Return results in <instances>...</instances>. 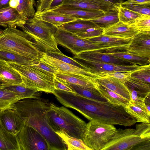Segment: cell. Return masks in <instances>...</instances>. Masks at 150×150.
Listing matches in <instances>:
<instances>
[{
    "instance_id": "ffe728a7",
    "label": "cell",
    "mask_w": 150,
    "mask_h": 150,
    "mask_svg": "<svg viewBox=\"0 0 150 150\" xmlns=\"http://www.w3.org/2000/svg\"><path fill=\"white\" fill-rule=\"evenodd\" d=\"M26 21L15 8L9 7L0 10V27L22 28Z\"/></svg>"
},
{
    "instance_id": "e575fe53",
    "label": "cell",
    "mask_w": 150,
    "mask_h": 150,
    "mask_svg": "<svg viewBox=\"0 0 150 150\" xmlns=\"http://www.w3.org/2000/svg\"><path fill=\"white\" fill-rule=\"evenodd\" d=\"M0 60L23 65L30 64L35 61L18 53L3 50H0Z\"/></svg>"
},
{
    "instance_id": "bcb514c9",
    "label": "cell",
    "mask_w": 150,
    "mask_h": 150,
    "mask_svg": "<svg viewBox=\"0 0 150 150\" xmlns=\"http://www.w3.org/2000/svg\"><path fill=\"white\" fill-rule=\"evenodd\" d=\"M53 0H38L37 11H42L49 8Z\"/></svg>"
},
{
    "instance_id": "d6a6232c",
    "label": "cell",
    "mask_w": 150,
    "mask_h": 150,
    "mask_svg": "<svg viewBox=\"0 0 150 150\" xmlns=\"http://www.w3.org/2000/svg\"><path fill=\"white\" fill-rule=\"evenodd\" d=\"M56 133L65 142L68 150H92L85 144L82 140L69 136L63 130Z\"/></svg>"
},
{
    "instance_id": "1f68e13d",
    "label": "cell",
    "mask_w": 150,
    "mask_h": 150,
    "mask_svg": "<svg viewBox=\"0 0 150 150\" xmlns=\"http://www.w3.org/2000/svg\"><path fill=\"white\" fill-rule=\"evenodd\" d=\"M4 88L12 91L21 96L23 99L27 98H39L40 94L37 90L25 86L23 83L21 84L11 85Z\"/></svg>"
},
{
    "instance_id": "f35d334b",
    "label": "cell",
    "mask_w": 150,
    "mask_h": 150,
    "mask_svg": "<svg viewBox=\"0 0 150 150\" xmlns=\"http://www.w3.org/2000/svg\"><path fill=\"white\" fill-rule=\"evenodd\" d=\"M46 53L48 55L52 57L58 59L65 63L82 69L86 71L85 67L83 63L73 59L72 58L66 56L61 52H58L50 51Z\"/></svg>"
},
{
    "instance_id": "30bf717a",
    "label": "cell",
    "mask_w": 150,
    "mask_h": 150,
    "mask_svg": "<svg viewBox=\"0 0 150 150\" xmlns=\"http://www.w3.org/2000/svg\"><path fill=\"white\" fill-rule=\"evenodd\" d=\"M17 136L20 150H50L45 138L31 126L25 125Z\"/></svg>"
},
{
    "instance_id": "ee69618b",
    "label": "cell",
    "mask_w": 150,
    "mask_h": 150,
    "mask_svg": "<svg viewBox=\"0 0 150 150\" xmlns=\"http://www.w3.org/2000/svg\"><path fill=\"white\" fill-rule=\"evenodd\" d=\"M103 31V29L96 27L88 28L83 31L75 34L80 38L88 39L101 35Z\"/></svg>"
},
{
    "instance_id": "ac0fdd59",
    "label": "cell",
    "mask_w": 150,
    "mask_h": 150,
    "mask_svg": "<svg viewBox=\"0 0 150 150\" xmlns=\"http://www.w3.org/2000/svg\"><path fill=\"white\" fill-rule=\"evenodd\" d=\"M49 10L70 16L76 19L87 20L93 19L101 17L104 15L105 12L100 10L80 9L61 5Z\"/></svg>"
},
{
    "instance_id": "f6af8a7d",
    "label": "cell",
    "mask_w": 150,
    "mask_h": 150,
    "mask_svg": "<svg viewBox=\"0 0 150 150\" xmlns=\"http://www.w3.org/2000/svg\"><path fill=\"white\" fill-rule=\"evenodd\" d=\"M135 132L142 139L150 140V123H142L136 124Z\"/></svg>"
},
{
    "instance_id": "f546056e",
    "label": "cell",
    "mask_w": 150,
    "mask_h": 150,
    "mask_svg": "<svg viewBox=\"0 0 150 150\" xmlns=\"http://www.w3.org/2000/svg\"><path fill=\"white\" fill-rule=\"evenodd\" d=\"M104 52L117 58L129 61L133 64L143 66L150 64V59L137 56L127 51L110 50Z\"/></svg>"
},
{
    "instance_id": "7dc6e473",
    "label": "cell",
    "mask_w": 150,
    "mask_h": 150,
    "mask_svg": "<svg viewBox=\"0 0 150 150\" xmlns=\"http://www.w3.org/2000/svg\"><path fill=\"white\" fill-rule=\"evenodd\" d=\"M55 89L74 93L69 87L65 85L55 76L53 80Z\"/></svg>"
},
{
    "instance_id": "52a82bcc",
    "label": "cell",
    "mask_w": 150,
    "mask_h": 150,
    "mask_svg": "<svg viewBox=\"0 0 150 150\" xmlns=\"http://www.w3.org/2000/svg\"><path fill=\"white\" fill-rule=\"evenodd\" d=\"M7 63L20 74L23 83L25 86L38 91L53 93L55 89L53 81L38 72L30 64Z\"/></svg>"
},
{
    "instance_id": "ba28073f",
    "label": "cell",
    "mask_w": 150,
    "mask_h": 150,
    "mask_svg": "<svg viewBox=\"0 0 150 150\" xmlns=\"http://www.w3.org/2000/svg\"><path fill=\"white\" fill-rule=\"evenodd\" d=\"M54 37L57 44L68 49L75 55L88 50L105 52L109 50L106 47L93 43L88 39L80 38L74 33L58 27Z\"/></svg>"
},
{
    "instance_id": "7a4b0ae2",
    "label": "cell",
    "mask_w": 150,
    "mask_h": 150,
    "mask_svg": "<svg viewBox=\"0 0 150 150\" xmlns=\"http://www.w3.org/2000/svg\"><path fill=\"white\" fill-rule=\"evenodd\" d=\"M49 104L41 98H27L18 101L11 107L25 118V125L33 127L45 138L50 150H67L68 147L65 142L48 123L46 113Z\"/></svg>"
},
{
    "instance_id": "603a6c76",
    "label": "cell",
    "mask_w": 150,
    "mask_h": 150,
    "mask_svg": "<svg viewBox=\"0 0 150 150\" xmlns=\"http://www.w3.org/2000/svg\"><path fill=\"white\" fill-rule=\"evenodd\" d=\"M96 82L110 90L118 94L129 101V95L125 85L117 79L110 76L100 77L96 79Z\"/></svg>"
},
{
    "instance_id": "83f0119b",
    "label": "cell",
    "mask_w": 150,
    "mask_h": 150,
    "mask_svg": "<svg viewBox=\"0 0 150 150\" xmlns=\"http://www.w3.org/2000/svg\"><path fill=\"white\" fill-rule=\"evenodd\" d=\"M97 83V90L108 102L115 105L122 106L125 108L128 105L129 102V100Z\"/></svg>"
},
{
    "instance_id": "7bdbcfd3",
    "label": "cell",
    "mask_w": 150,
    "mask_h": 150,
    "mask_svg": "<svg viewBox=\"0 0 150 150\" xmlns=\"http://www.w3.org/2000/svg\"><path fill=\"white\" fill-rule=\"evenodd\" d=\"M111 71L102 72L96 74L99 77L110 76L118 79L124 84L130 77L133 71Z\"/></svg>"
},
{
    "instance_id": "7c38bea8",
    "label": "cell",
    "mask_w": 150,
    "mask_h": 150,
    "mask_svg": "<svg viewBox=\"0 0 150 150\" xmlns=\"http://www.w3.org/2000/svg\"><path fill=\"white\" fill-rule=\"evenodd\" d=\"M40 59L56 68L59 72L79 75L94 80L99 77L83 69L52 57L45 52H42Z\"/></svg>"
},
{
    "instance_id": "d6986e66",
    "label": "cell",
    "mask_w": 150,
    "mask_h": 150,
    "mask_svg": "<svg viewBox=\"0 0 150 150\" xmlns=\"http://www.w3.org/2000/svg\"><path fill=\"white\" fill-rule=\"evenodd\" d=\"M23 83L20 74L7 62L0 60V86L18 85Z\"/></svg>"
},
{
    "instance_id": "7402d4cb",
    "label": "cell",
    "mask_w": 150,
    "mask_h": 150,
    "mask_svg": "<svg viewBox=\"0 0 150 150\" xmlns=\"http://www.w3.org/2000/svg\"><path fill=\"white\" fill-rule=\"evenodd\" d=\"M34 16L38 19L49 23L57 28L66 23L77 20L70 16L50 10L37 11Z\"/></svg>"
},
{
    "instance_id": "60d3db41",
    "label": "cell",
    "mask_w": 150,
    "mask_h": 150,
    "mask_svg": "<svg viewBox=\"0 0 150 150\" xmlns=\"http://www.w3.org/2000/svg\"><path fill=\"white\" fill-rule=\"evenodd\" d=\"M120 6L143 15L150 16V6L139 4H132L123 2Z\"/></svg>"
},
{
    "instance_id": "5b68a950",
    "label": "cell",
    "mask_w": 150,
    "mask_h": 150,
    "mask_svg": "<svg viewBox=\"0 0 150 150\" xmlns=\"http://www.w3.org/2000/svg\"><path fill=\"white\" fill-rule=\"evenodd\" d=\"M57 28L49 23L33 16L28 18L21 28L31 37L42 52H60L54 37Z\"/></svg>"
},
{
    "instance_id": "5bb4252c",
    "label": "cell",
    "mask_w": 150,
    "mask_h": 150,
    "mask_svg": "<svg viewBox=\"0 0 150 150\" xmlns=\"http://www.w3.org/2000/svg\"><path fill=\"white\" fill-rule=\"evenodd\" d=\"M72 58L76 60H87L119 65H133L129 61L117 58L108 53L95 50L82 52Z\"/></svg>"
},
{
    "instance_id": "277c9868",
    "label": "cell",
    "mask_w": 150,
    "mask_h": 150,
    "mask_svg": "<svg viewBox=\"0 0 150 150\" xmlns=\"http://www.w3.org/2000/svg\"><path fill=\"white\" fill-rule=\"evenodd\" d=\"M0 50L18 53L33 60L40 59L42 52L28 34L11 27L0 29Z\"/></svg>"
},
{
    "instance_id": "8992f818",
    "label": "cell",
    "mask_w": 150,
    "mask_h": 150,
    "mask_svg": "<svg viewBox=\"0 0 150 150\" xmlns=\"http://www.w3.org/2000/svg\"><path fill=\"white\" fill-rule=\"evenodd\" d=\"M116 129L113 125L90 121L86 124L83 140L92 150H102L111 139Z\"/></svg>"
},
{
    "instance_id": "2e32d148",
    "label": "cell",
    "mask_w": 150,
    "mask_h": 150,
    "mask_svg": "<svg viewBox=\"0 0 150 150\" xmlns=\"http://www.w3.org/2000/svg\"><path fill=\"white\" fill-rule=\"evenodd\" d=\"M132 39L101 35L88 40L93 43L106 47L108 50L127 51Z\"/></svg>"
},
{
    "instance_id": "f5cc1de1",
    "label": "cell",
    "mask_w": 150,
    "mask_h": 150,
    "mask_svg": "<svg viewBox=\"0 0 150 150\" xmlns=\"http://www.w3.org/2000/svg\"><path fill=\"white\" fill-rule=\"evenodd\" d=\"M19 4V0H10L9 3V6L10 7L16 9Z\"/></svg>"
},
{
    "instance_id": "ab89813d",
    "label": "cell",
    "mask_w": 150,
    "mask_h": 150,
    "mask_svg": "<svg viewBox=\"0 0 150 150\" xmlns=\"http://www.w3.org/2000/svg\"><path fill=\"white\" fill-rule=\"evenodd\" d=\"M130 76L150 84V64L142 66L133 71Z\"/></svg>"
},
{
    "instance_id": "816d5d0a",
    "label": "cell",
    "mask_w": 150,
    "mask_h": 150,
    "mask_svg": "<svg viewBox=\"0 0 150 150\" xmlns=\"http://www.w3.org/2000/svg\"><path fill=\"white\" fill-rule=\"evenodd\" d=\"M10 0H0V10L9 7Z\"/></svg>"
},
{
    "instance_id": "cb8c5ba5",
    "label": "cell",
    "mask_w": 150,
    "mask_h": 150,
    "mask_svg": "<svg viewBox=\"0 0 150 150\" xmlns=\"http://www.w3.org/2000/svg\"><path fill=\"white\" fill-rule=\"evenodd\" d=\"M55 76L57 78L65 82L98 91L97 89V83L95 80L79 75L60 72L56 73Z\"/></svg>"
},
{
    "instance_id": "3957f363",
    "label": "cell",
    "mask_w": 150,
    "mask_h": 150,
    "mask_svg": "<svg viewBox=\"0 0 150 150\" xmlns=\"http://www.w3.org/2000/svg\"><path fill=\"white\" fill-rule=\"evenodd\" d=\"M46 116L55 132L63 130L69 136L83 140L86 123L68 109L49 103Z\"/></svg>"
},
{
    "instance_id": "db71d44e",
    "label": "cell",
    "mask_w": 150,
    "mask_h": 150,
    "mask_svg": "<svg viewBox=\"0 0 150 150\" xmlns=\"http://www.w3.org/2000/svg\"><path fill=\"white\" fill-rule=\"evenodd\" d=\"M150 95L148 96L145 99L144 103L148 111L150 112Z\"/></svg>"
},
{
    "instance_id": "484cf974",
    "label": "cell",
    "mask_w": 150,
    "mask_h": 150,
    "mask_svg": "<svg viewBox=\"0 0 150 150\" xmlns=\"http://www.w3.org/2000/svg\"><path fill=\"white\" fill-rule=\"evenodd\" d=\"M0 150H20L17 135L8 132L0 121Z\"/></svg>"
},
{
    "instance_id": "4316f807",
    "label": "cell",
    "mask_w": 150,
    "mask_h": 150,
    "mask_svg": "<svg viewBox=\"0 0 150 150\" xmlns=\"http://www.w3.org/2000/svg\"><path fill=\"white\" fill-rule=\"evenodd\" d=\"M57 79L65 85L70 88L74 93L78 95L93 100L103 102H108L107 100L100 94L98 91L92 90L82 86L70 83Z\"/></svg>"
},
{
    "instance_id": "4dcf8cb0",
    "label": "cell",
    "mask_w": 150,
    "mask_h": 150,
    "mask_svg": "<svg viewBox=\"0 0 150 150\" xmlns=\"http://www.w3.org/2000/svg\"><path fill=\"white\" fill-rule=\"evenodd\" d=\"M23 98L15 93L0 86V109L11 108Z\"/></svg>"
},
{
    "instance_id": "6da1fadb",
    "label": "cell",
    "mask_w": 150,
    "mask_h": 150,
    "mask_svg": "<svg viewBox=\"0 0 150 150\" xmlns=\"http://www.w3.org/2000/svg\"><path fill=\"white\" fill-rule=\"evenodd\" d=\"M60 103L76 110L90 121L125 126H130L137 122L122 106L91 100L74 93L64 91Z\"/></svg>"
},
{
    "instance_id": "b9f144b4",
    "label": "cell",
    "mask_w": 150,
    "mask_h": 150,
    "mask_svg": "<svg viewBox=\"0 0 150 150\" xmlns=\"http://www.w3.org/2000/svg\"><path fill=\"white\" fill-rule=\"evenodd\" d=\"M130 25L135 27L140 32H150V16L139 17Z\"/></svg>"
},
{
    "instance_id": "9c48e42d",
    "label": "cell",
    "mask_w": 150,
    "mask_h": 150,
    "mask_svg": "<svg viewBox=\"0 0 150 150\" xmlns=\"http://www.w3.org/2000/svg\"><path fill=\"white\" fill-rule=\"evenodd\" d=\"M135 131V129L133 128L117 129L111 139L102 150H134L137 145L147 140L142 139Z\"/></svg>"
},
{
    "instance_id": "d590c367",
    "label": "cell",
    "mask_w": 150,
    "mask_h": 150,
    "mask_svg": "<svg viewBox=\"0 0 150 150\" xmlns=\"http://www.w3.org/2000/svg\"><path fill=\"white\" fill-rule=\"evenodd\" d=\"M30 65L38 72L53 81L55 74L59 72L56 68L40 59L33 61Z\"/></svg>"
},
{
    "instance_id": "4fadbf2b",
    "label": "cell",
    "mask_w": 150,
    "mask_h": 150,
    "mask_svg": "<svg viewBox=\"0 0 150 150\" xmlns=\"http://www.w3.org/2000/svg\"><path fill=\"white\" fill-rule=\"evenodd\" d=\"M76 60L83 64L86 71L96 75L102 72L133 71L142 66L136 64L122 65L87 60Z\"/></svg>"
},
{
    "instance_id": "681fc988",
    "label": "cell",
    "mask_w": 150,
    "mask_h": 150,
    "mask_svg": "<svg viewBox=\"0 0 150 150\" xmlns=\"http://www.w3.org/2000/svg\"><path fill=\"white\" fill-rule=\"evenodd\" d=\"M64 1V0H53L49 8L47 10H51L56 7L61 5Z\"/></svg>"
},
{
    "instance_id": "e0dca14e",
    "label": "cell",
    "mask_w": 150,
    "mask_h": 150,
    "mask_svg": "<svg viewBox=\"0 0 150 150\" xmlns=\"http://www.w3.org/2000/svg\"><path fill=\"white\" fill-rule=\"evenodd\" d=\"M127 52L150 59V32H140L133 38Z\"/></svg>"
},
{
    "instance_id": "d4e9b609",
    "label": "cell",
    "mask_w": 150,
    "mask_h": 150,
    "mask_svg": "<svg viewBox=\"0 0 150 150\" xmlns=\"http://www.w3.org/2000/svg\"><path fill=\"white\" fill-rule=\"evenodd\" d=\"M125 108L136 119L137 122L150 123V112L148 111L144 103H135L129 101L128 105Z\"/></svg>"
},
{
    "instance_id": "74e56055",
    "label": "cell",
    "mask_w": 150,
    "mask_h": 150,
    "mask_svg": "<svg viewBox=\"0 0 150 150\" xmlns=\"http://www.w3.org/2000/svg\"><path fill=\"white\" fill-rule=\"evenodd\" d=\"M120 6L118 8L119 21L131 25L138 17L142 16Z\"/></svg>"
},
{
    "instance_id": "8d00e7d4",
    "label": "cell",
    "mask_w": 150,
    "mask_h": 150,
    "mask_svg": "<svg viewBox=\"0 0 150 150\" xmlns=\"http://www.w3.org/2000/svg\"><path fill=\"white\" fill-rule=\"evenodd\" d=\"M19 4L16 9L25 20L34 16L35 10L34 0H19Z\"/></svg>"
},
{
    "instance_id": "44dd1931",
    "label": "cell",
    "mask_w": 150,
    "mask_h": 150,
    "mask_svg": "<svg viewBox=\"0 0 150 150\" xmlns=\"http://www.w3.org/2000/svg\"><path fill=\"white\" fill-rule=\"evenodd\" d=\"M140 32L134 27L119 21L103 29L102 35L133 38Z\"/></svg>"
},
{
    "instance_id": "9a60e30c",
    "label": "cell",
    "mask_w": 150,
    "mask_h": 150,
    "mask_svg": "<svg viewBox=\"0 0 150 150\" xmlns=\"http://www.w3.org/2000/svg\"><path fill=\"white\" fill-rule=\"evenodd\" d=\"M61 6L83 9L100 10L104 12L118 10V8L104 0H64Z\"/></svg>"
},
{
    "instance_id": "836d02e7",
    "label": "cell",
    "mask_w": 150,
    "mask_h": 150,
    "mask_svg": "<svg viewBox=\"0 0 150 150\" xmlns=\"http://www.w3.org/2000/svg\"><path fill=\"white\" fill-rule=\"evenodd\" d=\"M90 20L99 27L106 28L119 21L118 10L105 12L103 16Z\"/></svg>"
},
{
    "instance_id": "f1b7e54d",
    "label": "cell",
    "mask_w": 150,
    "mask_h": 150,
    "mask_svg": "<svg viewBox=\"0 0 150 150\" xmlns=\"http://www.w3.org/2000/svg\"><path fill=\"white\" fill-rule=\"evenodd\" d=\"M96 27L98 26L91 20L77 19L64 23L58 28L76 34L83 31L88 28Z\"/></svg>"
},
{
    "instance_id": "c3c4849f",
    "label": "cell",
    "mask_w": 150,
    "mask_h": 150,
    "mask_svg": "<svg viewBox=\"0 0 150 150\" xmlns=\"http://www.w3.org/2000/svg\"><path fill=\"white\" fill-rule=\"evenodd\" d=\"M125 2L132 4H139L150 6V0H128Z\"/></svg>"
},
{
    "instance_id": "f907efd6",
    "label": "cell",
    "mask_w": 150,
    "mask_h": 150,
    "mask_svg": "<svg viewBox=\"0 0 150 150\" xmlns=\"http://www.w3.org/2000/svg\"><path fill=\"white\" fill-rule=\"evenodd\" d=\"M112 5L119 7L121 4L123 2V0H104Z\"/></svg>"
},
{
    "instance_id": "8fae6325",
    "label": "cell",
    "mask_w": 150,
    "mask_h": 150,
    "mask_svg": "<svg viewBox=\"0 0 150 150\" xmlns=\"http://www.w3.org/2000/svg\"><path fill=\"white\" fill-rule=\"evenodd\" d=\"M0 121L8 132L16 135L25 126V120L15 109L11 107L1 111Z\"/></svg>"
},
{
    "instance_id": "11a10c76",
    "label": "cell",
    "mask_w": 150,
    "mask_h": 150,
    "mask_svg": "<svg viewBox=\"0 0 150 150\" xmlns=\"http://www.w3.org/2000/svg\"><path fill=\"white\" fill-rule=\"evenodd\" d=\"M1 110L0 109V112L1 111Z\"/></svg>"
}]
</instances>
